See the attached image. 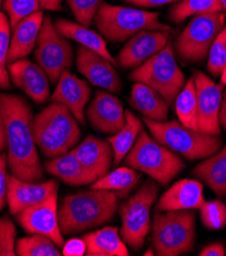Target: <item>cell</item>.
<instances>
[{
	"mask_svg": "<svg viewBox=\"0 0 226 256\" xmlns=\"http://www.w3.org/2000/svg\"><path fill=\"white\" fill-rule=\"evenodd\" d=\"M0 112L4 120L7 141V164L19 180L40 183L45 174L37 151L33 130V112L18 95L0 93Z\"/></svg>",
	"mask_w": 226,
	"mask_h": 256,
	"instance_id": "cell-1",
	"label": "cell"
},
{
	"mask_svg": "<svg viewBox=\"0 0 226 256\" xmlns=\"http://www.w3.org/2000/svg\"><path fill=\"white\" fill-rule=\"evenodd\" d=\"M119 208V197L113 191L95 189L64 197L58 210L62 235L72 236L111 222Z\"/></svg>",
	"mask_w": 226,
	"mask_h": 256,
	"instance_id": "cell-2",
	"label": "cell"
},
{
	"mask_svg": "<svg viewBox=\"0 0 226 256\" xmlns=\"http://www.w3.org/2000/svg\"><path fill=\"white\" fill-rule=\"evenodd\" d=\"M79 122L64 106L52 102L34 116L33 130L42 154L52 160L77 146L82 132Z\"/></svg>",
	"mask_w": 226,
	"mask_h": 256,
	"instance_id": "cell-3",
	"label": "cell"
},
{
	"mask_svg": "<svg viewBox=\"0 0 226 256\" xmlns=\"http://www.w3.org/2000/svg\"><path fill=\"white\" fill-rule=\"evenodd\" d=\"M152 137L189 160H205L218 152L223 144L219 135H210L184 126L179 120L155 122L143 118Z\"/></svg>",
	"mask_w": 226,
	"mask_h": 256,
	"instance_id": "cell-4",
	"label": "cell"
},
{
	"mask_svg": "<svg viewBox=\"0 0 226 256\" xmlns=\"http://www.w3.org/2000/svg\"><path fill=\"white\" fill-rule=\"evenodd\" d=\"M159 12L111 6L103 2L94 22L99 33L107 40L119 43L129 40L141 31H170V27L159 20Z\"/></svg>",
	"mask_w": 226,
	"mask_h": 256,
	"instance_id": "cell-5",
	"label": "cell"
},
{
	"mask_svg": "<svg viewBox=\"0 0 226 256\" xmlns=\"http://www.w3.org/2000/svg\"><path fill=\"white\" fill-rule=\"evenodd\" d=\"M127 166L145 172L163 187H167L184 168L183 158L157 142L144 130L124 158Z\"/></svg>",
	"mask_w": 226,
	"mask_h": 256,
	"instance_id": "cell-6",
	"label": "cell"
},
{
	"mask_svg": "<svg viewBox=\"0 0 226 256\" xmlns=\"http://www.w3.org/2000/svg\"><path fill=\"white\" fill-rule=\"evenodd\" d=\"M151 242L155 253L160 256L190 253L196 242V214L193 210L156 212Z\"/></svg>",
	"mask_w": 226,
	"mask_h": 256,
	"instance_id": "cell-7",
	"label": "cell"
},
{
	"mask_svg": "<svg viewBox=\"0 0 226 256\" xmlns=\"http://www.w3.org/2000/svg\"><path fill=\"white\" fill-rule=\"evenodd\" d=\"M135 83H143L158 91L172 104L186 84V76L180 68L171 41L158 54L135 68L130 74Z\"/></svg>",
	"mask_w": 226,
	"mask_h": 256,
	"instance_id": "cell-8",
	"label": "cell"
},
{
	"mask_svg": "<svg viewBox=\"0 0 226 256\" xmlns=\"http://www.w3.org/2000/svg\"><path fill=\"white\" fill-rule=\"evenodd\" d=\"M159 194L158 183L147 180L139 190L130 196L119 208L121 218L120 236L133 250H140L151 228L150 212Z\"/></svg>",
	"mask_w": 226,
	"mask_h": 256,
	"instance_id": "cell-9",
	"label": "cell"
},
{
	"mask_svg": "<svg viewBox=\"0 0 226 256\" xmlns=\"http://www.w3.org/2000/svg\"><path fill=\"white\" fill-rule=\"evenodd\" d=\"M222 12L195 16L173 45L174 54L185 62H203L217 35L224 28Z\"/></svg>",
	"mask_w": 226,
	"mask_h": 256,
	"instance_id": "cell-10",
	"label": "cell"
},
{
	"mask_svg": "<svg viewBox=\"0 0 226 256\" xmlns=\"http://www.w3.org/2000/svg\"><path fill=\"white\" fill-rule=\"evenodd\" d=\"M35 60L51 83H57L61 74L72 66V46L68 39L57 32L50 16H44L36 43Z\"/></svg>",
	"mask_w": 226,
	"mask_h": 256,
	"instance_id": "cell-11",
	"label": "cell"
},
{
	"mask_svg": "<svg viewBox=\"0 0 226 256\" xmlns=\"http://www.w3.org/2000/svg\"><path fill=\"white\" fill-rule=\"evenodd\" d=\"M197 88L198 130L210 135H220L219 112L224 85L216 84L203 72L196 70L192 76Z\"/></svg>",
	"mask_w": 226,
	"mask_h": 256,
	"instance_id": "cell-12",
	"label": "cell"
},
{
	"mask_svg": "<svg viewBox=\"0 0 226 256\" xmlns=\"http://www.w3.org/2000/svg\"><path fill=\"white\" fill-rule=\"evenodd\" d=\"M15 218L28 234L46 236L57 247H63L64 240L58 220L57 192L43 202L19 212L15 214Z\"/></svg>",
	"mask_w": 226,
	"mask_h": 256,
	"instance_id": "cell-13",
	"label": "cell"
},
{
	"mask_svg": "<svg viewBox=\"0 0 226 256\" xmlns=\"http://www.w3.org/2000/svg\"><path fill=\"white\" fill-rule=\"evenodd\" d=\"M169 31H141L131 37L115 58L117 66L124 68H137L152 58L168 43Z\"/></svg>",
	"mask_w": 226,
	"mask_h": 256,
	"instance_id": "cell-14",
	"label": "cell"
},
{
	"mask_svg": "<svg viewBox=\"0 0 226 256\" xmlns=\"http://www.w3.org/2000/svg\"><path fill=\"white\" fill-rule=\"evenodd\" d=\"M85 116L96 131L107 135L118 133L125 124V112L121 101L103 90L96 92Z\"/></svg>",
	"mask_w": 226,
	"mask_h": 256,
	"instance_id": "cell-15",
	"label": "cell"
},
{
	"mask_svg": "<svg viewBox=\"0 0 226 256\" xmlns=\"http://www.w3.org/2000/svg\"><path fill=\"white\" fill-rule=\"evenodd\" d=\"M115 66L102 56L80 46L77 52V68L94 86L119 93L122 84Z\"/></svg>",
	"mask_w": 226,
	"mask_h": 256,
	"instance_id": "cell-16",
	"label": "cell"
},
{
	"mask_svg": "<svg viewBox=\"0 0 226 256\" xmlns=\"http://www.w3.org/2000/svg\"><path fill=\"white\" fill-rule=\"evenodd\" d=\"M10 80L37 104L47 101L50 95L49 78L44 70L26 58L8 64Z\"/></svg>",
	"mask_w": 226,
	"mask_h": 256,
	"instance_id": "cell-17",
	"label": "cell"
},
{
	"mask_svg": "<svg viewBox=\"0 0 226 256\" xmlns=\"http://www.w3.org/2000/svg\"><path fill=\"white\" fill-rule=\"evenodd\" d=\"M58 182L50 180L43 183H30L8 174L7 204L11 214L43 202L58 191Z\"/></svg>",
	"mask_w": 226,
	"mask_h": 256,
	"instance_id": "cell-18",
	"label": "cell"
},
{
	"mask_svg": "<svg viewBox=\"0 0 226 256\" xmlns=\"http://www.w3.org/2000/svg\"><path fill=\"white\" fill-rule=\"evenodd\" d=\"M91 93L92 89L87 81L80 79L69 70H65L57 81L51 101L67 108L75 120L85 124V108L91 98Z\"/></svg>",
	"mask_w": 226,
	"mask_h": 256,
	"instance_id": "cell-19",
	"label": "cell"
},
{
	"mask_svg": "<svg viewBox=\"0 0 226 256\" xmlns=\"http://www.w3.org/2000/svg\"><path fill=\"white\" fill-rule=\"evenodd\" d=\"M72 152L94 182L109 172L113 164L114 152L111 144L95 136H88Z\"/></svg>",
	"mask_w": 226,
	"mask_h": 256,
	"instance_id": "cell-20",
	"label": "cell"
},
{
	"mask_svg": "<svg viewBox=\"0 0 226 256\" xmlns=\"http://www.w3.org/2000/svg\"><path fill=\"white\" fill-rule=\"evenodd\" d=\"M205 202L202 183L191 178H183L174 183L158 200L156 212L169 210H200Z\"/></svg>",
	"mask_w": 226,
	"mask_h": 256,
	"instance_id": "cell-21",
	"label": "cell"
},
{
	"mask_svg": "<svg viewBox=\"0 0 226 256\" xmlns=\"http://www.w3.org/2000/svg\"><path fill=\"white\" fill-rule=\"evenodd\" d=\"M44 20V12H36L18 22L12 29L10 45L8 51V64L26 58L34 50L42 24Z\"/></svg>",
	"mask_w": 226,
	"mask_h": 256,
	"instance_id": "cell-22",
	"label": "cell"
},
{
	"mask_svg": "<svg viewBox=\"0 0 226 256\" xmlns=\"http://www.w3.org/2000/svg\"><path fill=\"white\" fill-rule=\"evenodd\" d=\"M54 26L57 32L62 37L78 42L81 46L102 56L115 66H118L116 60L109 52L104 38L99 33L91 30L87 26L64 18L57 20L54 22Z\"/></svg>",
	"mask_w": 226,
	"mask_h": 256,
	"instance_id": "cell-23",
	"label": "cell"
},
{
	"mask_svg": "<svg viewBox=\"0 0 226 256\" xmlns=\"http://www.w3.org/2000/svg\"><path fill=\"white\" fill-rule=\"evenodd\" d=\"M129 102L146 118L155 122H166L168 118V102L158 91L146 84L135 83Z\"/></svg>",
	"mask_w": 226,
	"mask_h": 256,
	"instance_id": "cell-24",
	"label": "cell"
},
{
	"mask_svg": "<svg viewBox=\"0 0 226 256\" xmlns=\"http://www.w3.org/2000/svg\"><path fill=\"white\" fill-rule=\"evenodd\" d=\"M89 256H128L127 244L122 240L116 226H105L86 234L82 238Z\"/></svg>",
	"mask_w": 226,
	"mask_h": 256,
	"instance_id": "cell-25",
	"label": "cell"
},
{
	"mask_svg": "<svg viewBox=\"0 0 226 256\" xmlns=\"http://www.w3.org/2000/svg\"><path fill=\"white\" fill-rule=\"evenodd\" d=\"M193 174L203 181L217 196H226V145L215 154L205 158L193 170Z\"/></svg>",
	"mask_w": 226,
	"mask_h": 256,
	"instance_id": "cell-26",
	"label": "cell"
},
{
	"mask_svg": "<svg viewBox=\"0 0 226 256\" xmlns=\"http://www.w3.org/2000/svg\"><path fill=\"white\" fill-rule=\"evenodd\" d=\"M45 170L50 174L70 186H84L94 183L72 150L63 156L46 162Z\"/></svg>",
	"mask_w": 226,
	"mask_h": 256,
	"instance_id": "cell-27",
	"label": "cell"
},
{
	"mask_svg": "<svg viewBox=\"0 0 226 256\" xmlns=\"http://www.w3.org/2000/svg\"><path fill=\"white\" fill-rule=\"evenodd\" d=\"M142 174L130 166H120L107 172L90 185V188L115 192L119 198H127L138 186Z\"/></svg>",
	"mask_w": 226,
	"mask_h": 256,
	"instance_id": "cell-28",
	"label": "cell"
},
{
	"mask_svg": "<svg viewBox=\"0 0 226 256\" xmlns=\"http://www.w3.org/2000/svg\"><path fill=\"white\" fill-rule=\"evenodd\" d=\"M143 130L144 126L139 118L132 112L125 110V124L122 129L107 139L114 152L113 166H117L124 160Z\"/></svg>",
	"mask_w": 226,
	"mask_h": 256,
	"instance_id": "cell-29",
	"label": "cell"
},
{
	"mask_svg": "<svg viewBox=\"0 0 226 256\" xmlns=\"http://www.w3.org/2000/svg\"><path fill=\"white\" fill-rule=\"evenodd\" d=\"M2 6L12 30L18 22L36 12L61 10L62 0H3Z\"/></svg>",
	"mask_w": 226,
	"mask_h": 256,
	"instance_id": "cell-30",
	"label": "cell"
},
{
	"mask_svg": "<svg viewBox=\"0 0 226 256\" xmlns=\"http://www.w3.org/2000/svg\"><path fill=\"white\" fill-rule=\"evenodd\" d=\"M174 106L180 122L190 129L199 131L197 88L193 78H190L188 82H186L185 86L175 98Z\"/></svg>",
	"mask_w": 226,
	"mask_h": 256,
	"instance_id": "cell-31",
	"label": "cell"
},
{
	"mask_svg": "<svg viewBox=\"0 0 226 256\" xmlns=\"http://www.w3.org/2000/svg\"><path fill=\"white\" fill-rule=\"evenodd\" d=\"M219 12H223L219 0H181L171 8L170 20L178 24L190 16Z\"/></svg>",
	"mask_w": 226,
	"mask_h": 256,
	"instance_id": "cell-32",
	"label": "cell"
},
{
	"mask_svg": "<svg viewBox=\"0 0 226 256\" xmlns=\"http://www.w3.org/2000/svg\"><path fill=\"white\" fill-rule=\"evenodd\" d=\"M16 255L19 256H60L56 244L46 236L33 234L30 237L20 238L15 244Z\"/></svg>",
	"mask_w": 226,
	"mask_h": 256,
	"instance_id": "cell-33",
	"label": "cell"
},
{
	"mask_svg": "<svg viewBox=\"0 0 226 256\" xmlns=\"http://www.w3.org/2000/svg\"><path fill=\"white\" fill-rule=\"evenodd\" d=\"M10 24L7 16L4 12L0 14V89L9 90L11 80L7 68L8 51L10 45Z\"/></svg>",
	"mask_w": 226,
	"mask_h": 256,
	"instance_id": "cell-34",
	"label": "cell"
},
{
	"mask_svg": "<svg viewBox=\"0 0 226 256\" xmlns=\"http://www.w3.org/2000/svg\"><path fill=\"white\" fill-rule=\"evenodd\" d=\"M201 220L205 228L217 231L226 226V206L220 200H210L200 208Z\"/></svg>",
	"mask_w": 226,
	"mask_h": 256,
	"instance_id": "cell-35",
	"label": "cell"
},
{
	"mask_svg": "<svg viewBox=\"0 0 226 256\" xmlns=\"http://www.w3.org/2000/svg\"><path fill=\"white\" fill-rule=\"evenodd\" d=\"M207 60V70L213 76L222 74L226 68V27H224L212 43Z\"/></svg>",
	"mask_w": 226,
	"mask_h": 256,
	"instance_id": "cell-36",
	"label": "cell"
},
{
	"mask_svg": "<svg viewBox=\"0 0 226 256\" xmlns=\"http://www.w3.org/2000/svg\"><path fill=\"white\" fill-rule=\"evenodd\" d=\"M66 4L78 22L89 27L103 0H66Z\"/></svg>",
	"mask_w": 226,
	"mask_h": 256,
	"instance_id": "cell-37",
	"label": "cell"
},
{
	"mask_svg": "<svg viewBox=\"0 0 226 256\" xmlns=\"http://www.w3.org/2000/svg\"><path fill=\"white\" fill-rule=\"evenodd\" d=\"M16 228L8 216L0 218V256H14Z\"/></svg>",
	"mask_w": 226,
	"mask_h": 256,
	"instance_id": "cell-38",
	"label": "cell"
},
{
	"mask_svg": "<svg viewBox=\"0 0 226 256\" xmlns=\"http://www.w3.org/2000/svg\"><path fill=\"white\" fill-rule=\"evenodd\" d=\"M7 154L5 152L0 153V212H1L7 202V182L8 174L6 172Z\"/></svg>",
	"mask_w": 226,
	"mask_h": 256,
	"instance_id": "cell-39",
	"label": "cell"
},
{
	"mask_svg": "<svg viewBox=\"0 0 226 256\" xmlns=\"http://www.w3.org/2000/svg\"><path fill=\"white\" fill-rule=\"evenodd\" d=\"M87 246L83 239L73 238L63 244L62 254L64 256H83L86 254Z\"/></svg>",
	"mask_w": 226,
	"mask_h": 256,
	"instance_id": "cell-40",
	"label": "cell"
},
{
	"mask_svg": "<svg viewBox=\"0 0 226 256\" xmlns=\"http://www.w3.org/2000/svg\"><path fill=\"white\" fill-rule=\"evenodd\" d=\"M124 2L130 4H133L135 6L150 8L163 6L165 4L179 2V0H124Z\"/></svg>",
	"mask_w": 226,
	"mask_h": 256,
	"instance_id": "cell-41",
	"label": "cell"
},
{
	"mask_svg": "<svg viewBox=\"0 0 226 256\" xmlns=\"http://www.w3.org/2000/svg\"><path fill=\"white\" fill-rule=\"evenodd\" d=\"M225 254L226 251L221 243H214L208 245L207 247L201 250L199 253V255L201 256H224Z\"/></svg>",
	"mask_w": 226,
	"mask_h": 256,
	"instance_id": "cell-42",
	"label": "cell"
},
{
	"mask_svg": "<svg viewBox=\"0 0 226 256\" xmlns=\"http://www.w3.org/2000/svg\"><path fill=\"white\" fill-rule=\"evenodd\" d=\"M7 148V141H6V132H5V126L4 120L0 112V153L5 151Z\"/></svg>",
	"mask_w": 226,
	"mask_h": 256,
	"instance_id": "cell-43",
	"label": "cell"
},
{
	"mask_svg": "<svg viewBox=\"0 0 226 256\" xmlns=\"http://www.w3.org/2000/svg\"><path fill=\"white\" fill-rule=\"evenodd\" d=\"M219 124H220V126L223 128V129L226 131V90L223 93L221 106H220Z\"/></svg>",
	"mask_w": 226,
	"mask_h": 256,
	"instance_id": "cell-44",
	"label": "cell"
},
{
	"mask_svg": "<svg viewBox=\"0 0 226 256\" xmlns=\"http://www.w3.org/2000/svg\"><path fill=\"white\" fill-rule=\"evenodd\" d=\"M220 78H221V83H222L223 85H226V68H225V70H223L222 74L220 76Z\"/></svg>",
	"mask_w": 226,
	"mask_h": 256,
	"instance_id": "cell-45",
	"label": "cell"
},
{
	"mask_svg": "<svg viewBox=\"0 0 226 256\" xmlns=\"http://www.w3.org/2000/svg\"><path fill=\"white\" fill-rule=\"evenodd\" d=\"M144 255H145V256H153V255H155V254H154V249H152V248L148 249V250L144 253Z\"/></svg>",
	"mask_w": 226,
	"mask_h": 256,
	"instance_id": "cell-46",
	"label": "cell"
},
{
	"mask_svg": "<svg viewBox=\"0 0 226 256\" xmlns=\"http://www.w3.org/2000/svg\"><path fill=\"white\" fill-rule=\"evenodd\" d=\"M219 2L223 8V10L226 12V0H219Z\"/></svg>",
	"mask_w": 226,
	"mask_h": 256,
	"instance_id": "cell-47",
	"label": "cell"
},
{
	"mask_svg": "<svg viewBox=\"0 0 226 256\" xmlns=\"http://www.w3.org/2000/svg\"><path fill=\"white\" fill-rule=\"evenodd\" d=\"M3 6V0H0V14H1V6Z\"/></svg>",
	"mask_w": 226,
	"mask_h": 256,
	"instance_id": "cell-48",
	"label": "cell"
},
{
	"mask_svg": "<svg viewBox=\"0 0 226 256\" xmlns=\"http://www.w3.org/2000/svg\"><path fill=\"white\" fill-rule=\"evenodd\" d=\"M225 251H226V250H225Z\"/></svg>",
	"mask_w": 226,
	"mask_h": 256,
	"instance_id": "cell-49",
	"label": "cell"
}]
</instances>
